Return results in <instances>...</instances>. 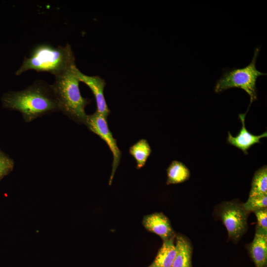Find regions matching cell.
<instances>
[{
	"mask_svg": "<svg viewBox=\"0 0 267 267\" xmlns=\"http://www.w3.org/2000/svg\"><path fill=\"white\" fill-rule=\"evenodd\" d=\"M2 106L19 111L26 123L44 115L60 112L51 85L36 80L25 89L9 91L1 97Z\"/></svg>",
	"mask_w": 267,
	"mask_h": 267,
	"instance_id": "obj_1",
	"label": "cell"
},
{
	"mask_svg": "<svg viewBox=\"0 0 267 267\" xmlns=\"http://www.w3.org/2000/svg\"><path fill=\"white\" fill-rule=\"evenodd\" d=\"M75 65V55L69 44L64 46L41 44L35 46L29 55L24 57L15 74L19 76L28 70H35L48 72L55 77Z\"/></svg>",
	"mask_w": 267,
	"mask_h": 267,
	"instance_id": "obj_2",
	"label": "cell"
},
{
	"mask_svg": "<svg viewBox=\"0 0 267 267\" xmlns=\"http://www.w3.org/2000/svg\"><path fill=\"white\" fill-rule=\"evenodd\" d=\"M76 65L55 77L52 88L58 101L60 112L78 124H85V108L91 100L83 97L79 89L80 81L74 71Z\"/></svg>",
	"mask_w": 267,
	"mask_h": 267,
	"instance_id": "obj_3",
	"label": "cell"
},
{
	"mask_svg": "<svg viewBox=\"0 0 267 267\" xmlns=\"http://www.w3.org/2000/svg\"><path fill=\"white\" fill-rule=\"evenodd\" d=\"M259 52L260 48L257 47L251 62L247 66L242 68L230 69L223 72L222 75L217 81L214 88V91L217 93L233 88L243 89L250 98L247 112L252 103L257 99V79L261 76L267 75L259 71L256 68V61Z\"/></svg>",
	"mask_w": 267,
	"mask_h": 267,
	"instance_id": "obj_4",
	"label": "cell"
},
{
	"mask_svg": "<svg viewBox=\"0 0 267 267\" xmlns=\"http://www.w3.org/2000/svg\"><path fill=\"white\" fill-rule=\"evenodd\" d=\"M249 213L242 205L235 202H227L222 205L220 216L232 240L238 241L246 232Z\"/></svg>",
	"mask_w": 267,
	"mask_h": 267,
	"instance_id": "obj_5",
	"label": "cell"
},
{
	"mask_svg": "<svg viewBox=\"0 0 267 267\" xmlns=\"http://www.w3.org/2000/svg\"><path fill=\"white\" fill-rule=\"evenodd\" d=\"M85 125L90 132L97 135L105 142L113 154L112 171L109 182V184L111 185L115 172L120 164L122 155L117 140L113 137L112 134L109 129L107 118L96 111L92 114L87 115Z\"/></svg>",
	"mask_w": 267,
	"mask_h": 267,
	"instance_id": "obj_6",
	"label": "cell"
},
{
	"mask_svg": "<svg viewBox=\"0 0 267 267\" xmlns=\"http://www.w3.org/2000/svg\"><path fill=\"white\" fill-rule=\"evenodd\" d=\"M74 71L79 81L85 83L92 91L96 103V111L107 118L110 113V110L104 95L103 91L106 85L105 80L97 75H85L76 66L74 68Z\"/></svg>",
	"mask_w": 267,
	"mask_h": 267,
	"instance_id": "obj_7",
	"label": "cell"
},
{
	"mask_svg": "<svg viewBox=\"0 0 267 267\" xmlns=\"http://www.w3.org/2000/svg\"><path fill=\"white\" fill-rule=\"evenodd\" d=\"M142 224L147 230L159 235L163 241L175 236L169 220L162 213L145 216Z\"/></svg>",
	"mask_w": 267,
	"mask_h": 267,
	"instance_id": "obj_8",
	"label": "cell"
},
{
	"mask_svg": "<svg viewBox=\"0 0 267 267\" xmlns=\"http://www.w3.org/2000/svg\"><path fill=\"white\" fill-rule=\"evenodd\" d=\"M246 112L238 115L242 123V128L238 134L236 136H233L229 132H228L227 138V142L242 150L245 154H248V150L256 143H261L260 139L267 137V132L259 135L252 134L248 132L245 124Z\"/></svg>",
	"mask_w": 267,
	"mask_h": 267,
	"instance_id": "obj_9",
	"label": "cell"
},
{
	"mask_svg": "<svg viewBox=\"0 0 267 267\" xmlns=\"http://www.w3.org/2000/svg\"><path fill=\"white\" fill-rule=\"evenodd\" d=\"M250 253L256 267H265L267 262V232L257 227L250 246Z\"/></svg>",
	"mask_w": 267,
	"mask_h": 267,
	"instance_id": "obj_10",
	"label": "cell"
},
{
	"mask_svg": "<svg viewBox=\"0 0 267 267\" xmlns=\"http://www.w3.org/2000/svg\"><path fill=\"white\" fill-rule=\"evenodd\" d=\"M176 256L172 267H192V247L184 236L178 235L176 240Z\"/></svg>",
	"mask_w": 267,
	"mask_h": 267,
	"instance_id": "obj_11",
	"label": "cell"
},
{
	"mask_svg": "<svg viewBox=\"0 0 267 267\" xmlns=\"http://www.w3.org/2000/svg\"><path fill=\"white\" fill-rule=\"evenodd\" d=\"M174 238L163 241L154 261L148 267H172L176 253Z\"/></svg>",
	"mask_w": 267,
	"mask_h": 267,
	"instance_id": "obj_12",
	"label": "cell"
},
{
	"mask_svg": "<svg viewBox=\"0 0 267 267\" xmlns=\"http://www.w3.org/2000/svg\"><path fill=\"white\" fill-rule=\"evenodd\" d=\"M168 185L183 182L189 179L190 174L188 168L182 162L173 161L167 169Z\"/></svg>",
	"mask_w": 267,
	"mask_h": 267,
	"instance_id": "obj_13",
	"label": "cell"
},
{
	"mask_svg": "<svg viewBox=\"0 0 267 267\" xmlns=\"http://www.w3.org/2000/svg\"><path fill=\"white\" fill-rule=\"evenodd\" d=\"M152 150L149 144L145 139H140L129 148V153L136 163V169L143 167Z\"/></svg>",
	"mask_w": 267,
	"mask_h": 267,
	"instance_id": "obj_14",
	"label": "cell"
},
{
	"mask_svg": "<svg viewBox=\"0 0 267 267\" xmlns=\"http://www.w3.org/2000/svg\"><path fill=\"white\" fill-rule=\"evenodd\" d=\"M267 194V168L264 166L258 169L253 178L249 196Z\"/></svg>",
	"mask_w": 267,
	"mask_h": 267,
	"instance_id": "obj_15",
	"label": "cell"
},
{
	"mask_svg": "<svg viewBox=\"0 0 267 267\" xmlns=\"http://www.w3.org/2000/svg\"><path fill=\"white\" fill-rule=\"evenodd\" d=\"M244 208L248 212L267 207V194L249 196L247 202L242 204Z\"/></svg>",
	"mask_w": 267,
	"mask_h": 267,
	"instance_id": "obj_16",
	"label": "cell"
},
{
	"mask_svg": "<svg viewBox=\"0 0 267 267\" xmlns=\"http://www.w3.org/2000/svg\"><path fill=\"white\" fill-rule=\"evenodd\" d=\"M14 161L0 149V180L13 169Z\"/></svg>",
	"mask_w": 267,
	"mask_h": 267,
	"instance_id": "obj_17",
	"label": "cell"
},
{
	"mask_svg": "<svg viewBox=\"0 0 267 267\" xmlns=\"http://www.w3.org/2000/svg\"><path fill=\"white\" fill-rule=\"evenodd\" d=\"M257 219V227L267 232V209L262 208L253 212Z\"/></svg>",
	"mask_w": 267,
	"mask_h": 267,
	"instance_id": "obj_18",
	"label": "cell"
}]
</instances>
